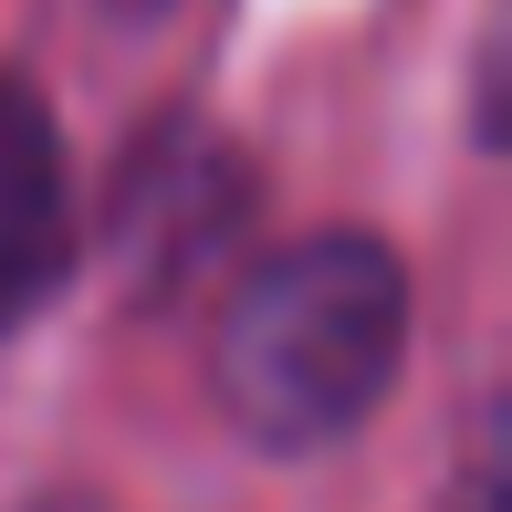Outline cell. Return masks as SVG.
<instances>
[{"label":"cell","instance_id":"6da1fadb","mask_svg":"<svg viewBox=\"0 0 512 512\" xmlns=\"http://www.w3.org/2000/svg\"><path fill=\"white\" fill-rule=\"evenodd\" d=\"M408 366V262L377 230H304L230 283L209 335V387L251 450L356 439Z\"/></svg>","mask_w":512,"mask_h":512},{"label":"cell","instance_id":"7a4b0ae2","mask_svg":"<svg viewBox=\"0 0 512 512\" xmlns=\"http://www.w3.org/2000/svg\"><path fill=\"white\" fill-rule=\"evenodd\" d=\"M74 272V168L63 126L21 74H0V324L42 314V293Z\"/></svg>","mask_w":512,"mask_h":512},{"label":"cell","instance_id":"3957f363","mask_svg":"<svg viewBox=\"0 0 512 512\" xmlns=\"http://www.w3.org/2000/svg\"><path fill=\"white\" fill-rule=\"evenodd\" d=\"M115 11H126V21H157V11H178V0H115Z\"/></svg>","mask_w":512,"mask_h":512}]
</instances>
